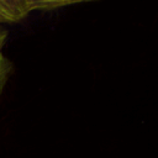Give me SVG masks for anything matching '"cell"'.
Listing matches in <instances>:
<instances>
[{
    "label": "cell",
    "instance_id": "1",
    "mask_svg": "<svg viewBox=\"0 0 158 158\" xmlns=\"http://www.w3.org/2000/svg\"><path fill=\"white\" fill-rule=\"evenodd\" d=\"M75 1L49 0H0V22H16L36 10H53L72 5Z\"/></svg>",
    "mask_w": 158,
    "mask_h": 158
},
{
    "label": "cell",
    "instance_id": "2",
    "mask_svg": "<svg viewBox=\"0 0 158 158\" xmlns=\"http://www.w3.org/2000/svg\"><path fill=\"white\" fill-rule=\"evenodd\" d=\"M6 37H7V32L0 27V95L4 91L6 84H7V81L12 74V70H14L12 63L10 62V59L4 53Z\"/></svg>",
    "mask_w": 158,
    "mask_h": 158
}]
</instances>
